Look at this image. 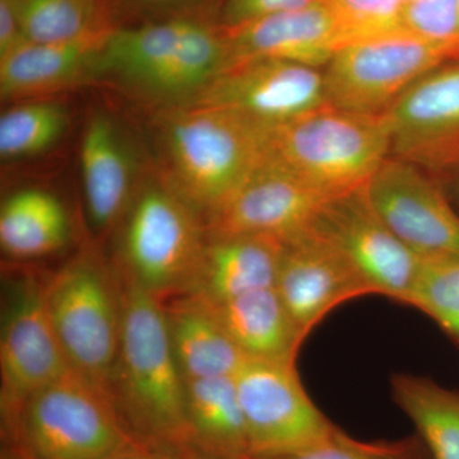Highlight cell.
<instances>
[{"label": "cell", "mask_w": 459, "mask_h": 459, "mask_svg": "<svg viewBox=\"0 0 459 459\" xmlns=\"http://www.w3.org/2000/svg\"><path fill=\"white\" fill-rule=\"evenodd\" d=\"M119 276L122 338L108 380L115 407L133 437L148 451L193 449L186 421V379L172 351L164 304Z\"/></svg>", "instance_id": "1"}, {"label": "cell", "mask_w": 459, "mask_h": 459, "mask_svg": "<svg viewBox=\"0 0 459 459\" xmlns=\"http://www.w3.org/2000/svg\"><path fill=\"white\" fill-rule=\"evenodd\" d=\"M265 133L267 126L221 108L169 110L160 128L166 186L204 222L261 164Z\"/></svg>", "instance_id": "2"}, {"label": "cell", "mask_w": 459, "mask_h": 459, "mask_svg": "<svg viewBox=\"0 0 459 459\" xmlns=\"http://www.w3.org/2000/svg\"><path fill=\"white\" fill-rule=\"evenodd\" d=\"M2 437L22 459H107L143 446L108 389L74 369L32 394Z\"/></svg>", "instance_id": "3"}, {"label": "cell", "mask_w": 459, "mask_h": 459, "mask_svg": "<svg viewBox=\"0 0 459 459\" xmlns=\"http://www.w3.org/2000/svg\"><path fill=\"white\" fill-rule=\"evenodd\" d=\"M385 115L350 113L325 107L267 126V159L285 166L332 195L367 186L391 156Z\"/></svg>", "instance_id": "4"}, {"label": "cell", "mask_w": 459, "mask_h": 459, "mask_svg": "<svg viewBox=\"0 0 459 459\" xmlns=\"http://www.w3.org/2000/svg\"><path fill=\"white\" fill-rule=\"evenodd\" d=\"M44 294L69 368L108 391L122 338L123 287L117 270L93 250H84L45 280Z\"/></svg>", "instance_id": "5"}, {"label": "cell", "mask_w": 459, "mask_h": 459, "mask_svg": "<svg viewBox=\"0 0 459 459\" xmlns=\"http://www.w3.org/2000/svg\"><path fill=\"white\" fill-rule=\"evenodd\" d=\"M205 241L202 217L165 181L151 183L129 205L117 270L165 301L186 291Z\"/></svg>", "instance_id": "6"}, {"label": "cell", "mask_w": 459, "mask_h": 459, "mask_svg": "<svg viewBox=\"0 0 459 459\" xmlns=\"http://www.w3.org/2000/svg\"><path fill=\"white\" fill-rule=\"evenodd\" d=\"M455 62L459 39L401 31L347 45L323 68L325 101L350 113L385 115L424 75Z\"/></svg>", "instance_id": "7"}, {"label": "cell", "mask_w": 459, "mask_h": 459, "mask_svg": "<svg viewBox=\"0 0 459 459\" xmlns=\"http://www.w3.org/2000/svg\"><path fill=\"white\" fill-rule=\"evenodd\" d=\"M234 379L250 459L285 457L338 430L305 392L295 364L247 359Z\"/></svg>", "instance_id": "8"}, {"label": "cell", "mask_w": 459, "mask_h": 459, "mask_svg": "<svg viewBox=\"0 0 459 459\" xmlns=\"http://www.w3.org/2000/svg\"><path fill=\"white\" fill-rule=\"evenodd\" d=\"M0 334L2 430L25 402L71 369L45 304V281L20 273L7 283Z\"/></svg>", "instance_id": "9"}, {"label": "cell", "mask_w": 459, "mask_h": 459, "mask_svg": "<svg viewBox=\"0 0 459 459\" xmlns=\"http://www.w3.org/2000/svg\"><path fill=\"white\" fill-rule=\"evenodd\" d=\"M184 105L221 108L274 126L325 107L323 69L270 57L230 62Z\"/></svg>", "instance_id": "10"}, {"label": "cell", "mask_w": 459, "mask_h": 459, "mask_svg": "<svg viewBox=\"0 0 459 459\" xmlns=\"http://www.w3.org/2000/svg\"><path fill=\"white\" fill-rule=\"evenodd\" d=\"M365 186L329 199L312 228L337 247L376 295L407 304L421 256L380 219Z\"/></svg>", "instance_id": "11"}, {"label": "cell", "mask_w": 459, "mask_h": 459, "mask_svg": "<svg viewBox=\"0 0 459 459\" xmlns=\"http://www.w3.org/2000/svg\"><path fill=\"white\" fill-rule=\"evenodd\" d=\"M333 197L264 156L235 195L205 220V234L267 235L286 241L312 228Z\"/></svg>", "instance_id": "12"}, {"label": "cell", "mask_w": 459, "mask_h": 459, "mask_svg": "<svg viewBox=\"0 0 459 459\" xmlns=\"http://www.w3.org/2000/svg\"><path fill=\"white\" fill-rule=\"evenodd\" d=\"M380 219L420 256H459V214L433 178L389 156L365 186Z\"/></svg>", "instance_id": "13"}, {"label": "cell", "mask_w": 459, "mask_h": 459, "mask_svg": "<svg viewBox=\"0 0 459 459\" xmlns=\"http://www.w3.org/2000/svg\"><path fill=\"white\" fill-rule=\"evenodd\" d=\"M392 156L425 172L459 166V62L412 84L385 114Z\"/></svg>", "instance_id": "14"}, {"label": "cell", "mask_w": 459, "mask_h": 459, "mask_svg": "<svg viewBox=\"0 0 459 459\" xmlns=\"http://www.w3.org/2000/svg\"><path fill=\"white\" fill-rule=\"evenodd\" d=\"M274 287L304 338L338 305L376 294L337 247L313 228L283 241Z\"/></svg>", "instance_id": "15"}, {"label": "cell", "mask_w": 459, "mask_h": 459, "mask_svg": "<svg viewBox=\"0 0 459 459\" xmlns=\"http://www.w3.org/2000/svg\"><path fill=\"white\" fill-rule=\"evenodd\" d=\"M223 32L230 62L270 57L323 69L343 48L337 18L327 2L225 27Z\"/></svg>", "instance_id": "16"}, {"label": "cell", "mask_w": 459, "mask_h": 459, "mask_svg": "<svg viewBox=\"0 0 459 459\" xmlns=\"http://www.w3.org/2000/svg\"><path fill=\"white\" fill-rule=\"evenodd\" d=\"M283 241L267 235L207 238L188 287L189 295L208 304L276 286Z\"/></svg>", "instance_id": "17"}, {"label": "cell", "mask_w": 459, "mask_h": 459, "mask_svg": "<svg viewBox=\"0 0 459 459\" xmlns=\"http://www.w3.org/2000/svg\"><path fill=\"white\" fill-rule=\"evenodd\" d=\"M110 32L72 42H21L0 56L2 99H44L99 74Z\"/></svg>", "instance_id": "18"}, {"label": "cell", "mask_w": 459, "mask_h": 459, "mask_svg": "<svg viewBox=\"0 0 459 459\" xmlns=\"http://www.w3.org/2000/svg\"><path fill=\"white\" fill-rule=\"evenodd\" d=\"M81 168L91 226L98 232H107L128 211L134 177L128 146L107 114L96 113L86 124Z\"/></svg>", "instance_id": "19"}, {"label": "cell", "mask_w": 459, "mask_h": 459, "mask_svg": "<svg viewBox=\"0 0 459 459\" xmlns=\"http://www.w3.org/2000/svg\"><path fill=\"white\" fill-rule=\"evenodd\" d=\"M204 304L246 359L295 364L305 338L276 287L256 290L222 303Z\"/></svg>", "instance_id": "20"}, {"label": "cell", "mask_w": 459, "mask_h": 459, "mask_svg": "<svg viewBox=\"0 0 459 459\" xmlns=\"http://www.w3.org/2000/svg\"><path fill=\"white\" fill-rule=\"evenodd\" d=\"M175 360L184 379L234 377L246 356L207 305L189 295L162 301Z\"/></svg>", "instance_id": "21"}, {"label": "cell", "mask_w": 459, "mask_h": 459, "mask_svg": "<svg viewBox=\"0 0 459 459\" xmlns=\"http://www.w3.org/2000/svg\"><path fill=\"white\" fill-rule=\"evenodd\" d=\"M186 406L193 449L214 459H250L234 377L186 380Z\"/></svg>", "instance_id": "22"}, {"label": "cell", "mask_w": 459, "mask_h": 459, "mask_svg": "<svg viewBox=\"0 0 459 459\" xmlns=\"http://www.w3.org/2000/svg\"><path fill=\"white\" fill-rule=\"evenodd\" d=\"M69 235L68 213L49 192L21 190L2 205L0 246L13 258L50 255L65 246Z\"/></svg>", "instance_id": "23"}, {"label": "cell", "mask_w": 459, "mask_h": 459, "mask_svg": "<svg viewBox=\"0 0 459 459\" xmlns=\"http://www.w3.org/2000/svg\"><path fill=\"white\" fill-rule=\"evenodd\" d=\"M394 401L409 416L433 459H459V394L425 377L395 376Z\"/></svg>", "instance_id": "24"}, {"label": "cell", "mask_w": 459, "mask_h": 459, "mask_svg": "<svg viewBox=\"0 0 459 459\" xmlns=\"http://www.w3.org/2000/svg\"><path fill=\"white\" fill-rule=\"evenodd\" d=\"M17 11L29 41L72 42L111 31L100 0H17Z\"/></svg>", "instance_id": "25"}, {"label": "cell", "mask_w": 459, "mask_h": 459, "mask_svg": "<svg viewBox=\"0 0 459 459\" xmlns=\"http://www.w3.org/2000/svg\"><path fill=\"white\" fill-rule=\"evenodd\" d=\"M68 123V110L59 102L39 99L14 105L0 117V156L39 155L60 140Z\"/></svg>", "instance_id": "26"}, {"label": "cell", "mask_w": 459, "mask_h": 459, "mask_svg": "<svg viewBox=\"0 0 459 459\" xmlns=\"http://www.w3.org/2000/svg\"><path fill=\"white\" fill-rule=\"evenodd\" d=\"M459 344V256H421L407 300Z\"/></svg>", "instance_id": "27"}, {"label": "cell", "mask_w": 459, "mask_h": 459, "mask_svg": "<svg viewBox=\"0 0 459 459\" xmlns=\"http://www.w3.org/2000/svg\"><path fill=\"white\" fill-rule=\"evenodd\" d=\"M342 35L343 48L406 31L409 0H327Z\"/></svg>", "instance_id": "28"}, {"label": "cell", "mask_w": 459, "mask_h": 459, "mask_svg": "<svg viewBox=\"0 0 459 459\" xmlns=\"http://www.w3.org/2000/svg\"><path fill=\"white\" fill-rule=\"evenodd\" d=\"M416 443H367L352 439L340 429L318 444L276 459H410Z\"/></svg>", "instance_id": "29"}, {"label": "cell", "mask_w": 459, "mask_h": 459, "mask_svg": "<svg viewBox=\"0 0 459 459\" xmlns=\"http://www.w3.org/2000/svg\"><path fill=\"white\" fill-rule=\"evenodd\" d=\"M404 30L435 40L459 39V0H413L407 5Z\"/></svg>", "instance_id": "30"}, {"label": "cell", "mask_w": 459, "mask_h": 459, "mask_svg": "<svg viewBox=\"0 0 459 459\" xmlns=\"http://www.w3.org/2000/svg\"><path fill=\"white\" fill-rule=\"evenodd\" d=\"M325 2L327 0H226V27L243 25L259 18Z\"/></svg>", "instance_id": "31"}, {"label": "cell", "mask_w": 459, "mask_h": 459, "mask_svg": "<svg viewBox=\"0 0 459 459\" xmlns=\"http://www.w3.org/2000/svg\"><path fill=\"white\" fill-rule=\"evenodd\" d=\"M25 40L18 21L17 0H0V56Z\"/></svg>", "instance_id": "32"}, {"label": "cell", "mask_w": 459, "mask_h": 459, "mask_svg": "<svg viewBox=\"0 0 459 459\" xmlns=\"http://www.w3.org/2000/svg\"><path fill=\"white\" fill-rule=\"evenodd\" d=\"M151 452V451H150ZM153 459H214L202 455L195 449H172V451L151 452Z\"/></svg>", "instance_id": "33"}, {"label": "cell", "mask_w": 459, "mask_h": 459, "mask_svg": "<svg viewBox=\"0 0 459 459\" xmlns=\"http://www.w3.org/2000/svg\"><path fill=\"white\" fill-rule=\"evenodd\" d=\"M107 459H153V457L152 453L143 446H140V448L131 449V451L117 453Z\"/></svg>", "instance_id": "34"}, {"label": "cell", "mask_w": 459, "mask_h": 459, "mask_svg": "<svg viewBox=\"0 0 459 459\" xmlns=\"http://www.w3.org/2000/svg\"><path fill=\"white\" fill-rule=\"evenodd\" d=\"M0 459H22L20 455H17L13 449L9 448V446H4L2 449V455H0Z\"/></svg>", "instance_id": "35"}, {"label": "cell", "mask_w": 459, "mask_h": 459, "mask_svg": "<svg viewBox=\"0 0 459 459\" xmlns=\"http://www.w3.org/2000/svg\"><path fill=\"white\" fill-rule=\"evenodd\" d=\"M410 459H427L424 457V455H422L421 451H420L418 444H416L415 449H413L412 455H411Z\"/></svg>", "instance_id": "36"}, {"label": "cell", "mask_w": 459, "mask_h": 459, "mask_svg": "<svg viewBox=\"0 0 459 459\" xmlns=\"http://www.w3.org/2000/svg\"><path fill=\"white\" fill-rule=\"evenodd\" d=\"M410 2H413V0H409V3H410Z\"/></svg>", "instance_id": "37"}]
</instances>
